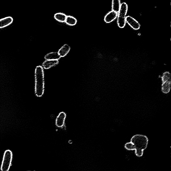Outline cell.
<instances>
[{"mask_svg":"<svg viewBox=\"0 0 171 171\" xmlns=\"http://www.w3.org/2000/svg\"><path fill=\"white\" fill-rule=\"evenodd\" d=\"M148 141L146 136L136 134L132 137L130 142L125 144V147L128 151L135 150V155L141 157L143 156L144 151L147 148Z\"/></svg>","mask_w":171,"mask_h":171,"instance_id":"1","label":"cell"},{"mask_svg":"<svg viewBox=\"0 0 171 171\" xmlns=\"http://www.w3.org/2000/svg\"><path fill=\"white\" fill-rule=\"evenodd\" d=\"M35 76L36 95L37 97H41L44 91V72L42 67L38 66L36 68Z\"/></svg>","mask_w":171,"mask_h":171,"instance_id":"2","label":"cell"},{"mask_svg":"<svg viewBox=\"0 0 171 171\" xmlns=\"http://www.w3.org/2000/svg\"><path fill=\"white\" fill-rule=\"evenodd\" d=\"M128 10V5L126 3L124 2L121 4L118 13L117 24L120 28H123L125 26Z\"/></svg>","mask_w":171,"mask_h":171,"instance_id":"3","label":"cell"},{"mask_svg":"<svg viewBox=\"0 0 171 171\" xmlns=\"http://www.w3.org/2000/svg\"><path fill=\"white\" fill-rule=\"evenodd\" d=\"M13 154L10 150H7L4 153L1 170L2 171H8L9 170L12 160Z\"/></svg>","mask_w":171,"mask_h":171,"instance_id":"4","label":"cell"},{"mask_svg":"<svg viewBox=\"0 0 171 171\" xmlns=\"http://www.w3.org/2000/svg\"><path fill=\"white\" fill-rule=\"evenodd\" d=\"M67 115L64 112H60L55 119V124L58 128H62L65 126Z\"/></svg>","mask_w":171,"mask_h":171,"instance_id":"5","label":"cell"},{"mask_svg":"<svg viewBox=\"0 0 171 171\" xmlns=\"http://www.w3.org/2000/svg\"><path fill=\"white\" fill-rule=\"evenodd\" d=\"M126 22L133 29L138 30L140 27V25L137 21L130 16L126 18Z\"/></svg>","mask_w":171,"mask_h":171,"instance_id":"6","label":"cell"},{"mask_svg":"<svg viewBox=\"0 0 171 171\" xmlns=\"http://www.w3.org/2000/svg\"><path fill=\"white\" fill-rule=\"evenodd\" d=\"M117 16V13L112 11L106 15L104 18V21L106 23H109L116 19Z\"/></svg>","mask_w":171,"mask_h":171,"instance_id":"7","label":"cell"},{"mask_svg":"<svg viewBox=\"0 0 171 171\" xmlns=\"http://www.w3.org/2000/svg\"><path fill=\"white\" fill-rule=\"evenodd\" d=\"M13 21L11 17L8 16L0 20V28H3L11 24Z\"/></svg>","mask_w":171,"mask_h":171,"instance_id":"8","label":"cell"},{"mask_svg":"<svg viewBox=\"0 0 171 171\" xmlns=\"http://www.w3.org/2000/svg\"><path fill=\"white\" fill-rule=\"evenodd\" d=\"M59 63L58 60H46L42 64V66L45 69H49L56 65Z\"/></svg>","mask_w":171,"mask_h":171,"instance_id":"9","label":"cell"},{"mask_svg":"<svg viewBox=\"0 0 171 171\" xmlns=\"http://www.w3.org/2000/svg\"><path fill=\"white\" fill-rule=\"evenodd\" d=\"M70 50V46L66 44L63 46L59 50L58 53L61 57H65L69 52Z\"/></svg>","mask_w":171,"mask_h":171,"instance_id":"10","label":"cell"},{"mask_svg":"<svg viewBox=\"0 0 171 171\" xmlns=\"http://www.w3.org/2000/svg\"><path fill=\"white\" fill-rule=\"evenodd\" d=\"M61 58L58 52L50 53L46 55L45 56V59L46 60H58Z\"/></svg>","mask_w":171,"mask_h":171,"instance_id":"11","label":"cell"},{"mask_svg":"<svg viewBox=\"0 0 171 171\" xmlns=\"http://www.w3.org/2000/svg\"><path fill=\"white\" fill-rule=\"evenodd\" d=\"M54 18L59 22L64 23L65 22L67 15L62 13H57L54 15Z\"/></svg>","mask_w":171,"mask_h":171,"instance_id":"12","label":"cell"},{"mask_svg":"<svg viewBox=\"0 0 171 171\" xmlns=\"http://www.w3.org/2000/svg\"><path fill=\"white\" fill-rule=\"evenodd\" d=\"M162 91L164 94L169 93L171 89V82H162Z\"/></svg>","mask_w":171,"mask_h":171,"instance_id":"13","label":"cell"},{"mask_svg":"<svg viewBox=\"0 0 171 171\" xmlns=\"http://www.w3.org/2000/svg\"><path fill=\"white\" fill-rule=\"evenodd\" d=\"M121 5V3L120 0H112V11L118 13L120 8Z\"/></svg>","mask_w":171,"mask_h":171,"instance_id":"14","label":"cell"},{"mask_svg":"<svg viewBox=\"0 0 171 171\" xmlns=\"http://www.w3.org/2000/svg\"><path fill=\"white\" fill-rule=\"evenodd\" d=\"M65 22L68 25L74 26L77 24V20L73 16H67Z\"/></svg>","mask_w":171,"mask_h":171,"instance_id":"15","label":"cell"},{"mask_svg":"<svg viewBox=\"0 0 171 171\" xmlns=\"http://www.w3.org/2000/svg\"><path fill=\"white\" fill-rule=\"evenodd\" d=\"M162 82H171V75L170 72H164L162 77Z\"/></svg>","mask_w":171,"mask_h":171,"instance_id":"16","label":"cell"}]
</instances>
